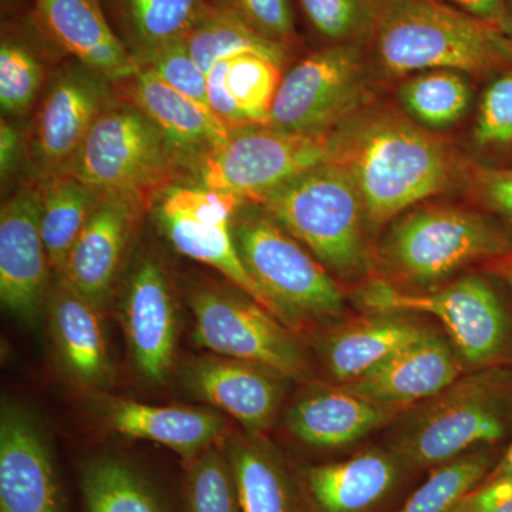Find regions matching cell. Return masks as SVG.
I'll list each match as a JSON object with an SVG mask.
<instances>
[{
    "label": "cell",
    "mask_w": 512,
    "mask_h": 512,
    "mask_svg": "<svg viewBox=\"0 0 512 512\" xmlns=\"http://www.w3.org/2000/svg\"><path fill=\"white\" fill-rule=\"evenodd\" d=\"M333 144V161L352 174L370 225L399 217L450 183L453 165L443 141L392 111L353 116L333 130Z\"/></svg>",
    "instance_id": "1"
},
{
    "label": "cell",
    "mask_w": 512,
    "mask_h": 512,
    "mask_svg": "<svg viewBox=\"0 0 512 512\" xmlns=\"http://www.w3.org/2000/svg\"><path fill=\"white\" fill-rule=\"evenodd\" d=\"M372 36L377 60L392 76L483 73L512 63V42L498 26L441 0H383Z\"/></svg>",
    "instance_id": "2"
},
{
    "label": "cell",
    "mask_w": 512,
    "mask_h": 512,
    "mask_svg": "<svg viewBox=\"0 0 512 512\" xmlns=\"http://www.w3.org/2000/svg\"><path fill=\"white\" fill-rule=\"evenodd\" d=\"M328 271L357 274L366 265L367 214L345 165L320 164L254 200Z\"/></svg>",
    "instance_id": "3"
},
{
    "label": "cell",
    "mask_w": 512,
    "mask_h": 512,
    "mask_svg": "<svg viewBox=\"0 0 512 512\" xmlns=\"http://www.w3.org/2000/svg\"><path fill=\"white\" fill-rule=\"evenodd\" d=\"M231 232L242 264L288 328L345 311L343 293L328 269L258 202L242 201Z\"/></svg>",
    "instance_id": "4"
},
{
    "label": "cell",
    "mask_w": 512,
    "mask_h": 512,
    "mask_svg": "<svg viewBox=\"0 0 512 512\" xmlns=\"http://www.w3.org/2000/svg\"><path fill=\"white\" fill-rule=\"evenodd\" d=\"M184 173L167 138L131 100L114 101L97 119L69 173L103 194L147 207Z\"/></svg>",
    "instance_id": "5"
},
{
    "label": "cell",
    "mask_w": 512,
    "mask_h": 512,
    "mask_svg": "<svg viewBox=\"0 0 512 512\" xmlns=\"http://www.w3.org/2000/svg\"><path fill=\"white\" fill-rule=\"evenodd\" d=\"M512 252L507 232L473 211L423 207L399 215L387 231L380 256L394 275L433 284L470 262Z\"/></svg>",
    "instance_id": "6"
},
{
    "label": "cell",
    "mask_w": 512,
    "mask_h": 512,
    "mask_svg": "<svg viewBox=\"0 0 512 512\" xmlns=\"http://www.w3.org/2000/svg\"><path fill=\"white\" fill-rule=\"evenodd\" d=\"M188 303L194 340L217 356L244 360L274 370L285 379L308 373L305 357L288 326L242 291L198 285Z\"/></svg>",
    "instance_id": "7"
},
{
    "label": "cell",
    "mask_w": 512,
    "mask_h": 512,
    "mask_svg": "<svg viewBox=\"0 0 512 512\" xmlns=\"http://www.w3.org/2000/svg\"><path fill=\"white\" fill-rule=\"evenodd\" d=\"M498 373L458 379L430 400L402 431L397 451L413 466H441L477 444L503 439Z\"/></svg>",
    "instance_id": "8"
},
{
    "label": "cell",
    "mask_w": 512,
    "mask_h": 512,
    "mask_svg": "<svg viewBox=\"0 0 512 512\" xmlns=\"http://www.w3.org/2000/svg\"><path fill=\"white\" fill-rule=\"evenodd\" d=\"M333 157V131L303 134L248 127L234 131L195 175L198 184L210 190L254 200Z\"/></svg>",
    "instance_id": "9"
},
{
    "label": "cell",
    "mask_w": 512,
    "mask_h": 512,
    "mask_svg": "<svg viewBox=\"0 0 512 512\" xmlns=\"http://www.w3.org/2000/svg\"><path fill=\"white\" fill-rule=\"evenodd\" d=\"M375 313H424L441 320L458 353L471 365H487L507 345V318L497 295L484 279L463 276L434 292L400 291L373 281L357 293Z\"/></svg>",
    "instance_id": "10"
},
{
    "label": "cell",
    "mask_w": 512,
    "mask_h": 512,
    "mask_svg": "<svg viewBox=\"0 0 512 512\" xmlns=\"http://www.w3.org/2000/svg\"><path fill=\"white\" fill-rule=\"evenodd\" d=\"M365 92L359 47H325L285 74L268 127L288 133H329L352 119Z\"/></svg>",
    "instance_id": "11"
},
{
    "label": "cell",
    "mask_w": 512,
    "mask_h": 512,
    "mask_svg": "<svg viewBox=\"0 0 512 512\" xmlns=\"http://www.w3.org/2000/svg\"><path fill=\"white\" fill-rule=\"evenodd\" d=\"M157 201L160 227L180 254L211 266L279 319L275 306L242 264L232 238V217L244 198L201 184H174Z\"/></svg>",
    "instance_id": "12"
},
{
    "label": "cell",
    "mask_w": 512,
    "mask_h": 512,
    "mask_svg": "<svg viewBox=\"0 0 512 512\" xmlns=\"http://www.w3.org/2000/svg\"><path fill=\"white\" fill-rule=\"evenodd\" d=\"M111 87L76 60L52 74L26 136L37 181L69 173L94 123L117 100Z\"/></svg>",
    "instance_id": "13"
},
{
    "label": "cell",
    "mask_w": 512,
    "mask_h": 512,
    "mask_svg": "<svg viewBox=\"0 0 512 512\" xmlns=\"http://www.w3.org/2000/svg\"><path fill=\"white\" fill-rule=\"evenodd\" d=\"M121 323L134 366L151 383L170 375L177 348L178 320L167 271L158 259H137L124 284Z\"/></svg>",
    "instance_id": "14"
},
{
    "label": "cell",
    "mask_w": 512,
    "mask_h": 512,
    "mask_svg": "<svg viewBox=\"0 0 512 512\" xmlns=\"http://www.w3.org/2000/svg\"><path fill=\"white\" fill-rule=\"evenodd\" d=\"M52 266L40 229L36 187L13 194L0 211V299L3 308L33 323L49 299Z\"/></svg>",
    "instance_id": "15"
},
{
    "label": "cell",
    "mask_w": 512,
    "mask_h": 512,
    "mask_svg": "<svg viewBox=\"0 0 512 512\" xmlns=\"http://www.w3.org/2000/svg\"><path fill=\"white\" fill-rule=\"evenodd\" d=\"M147 205L123 194H104L67 256L59 282L94 306L107 305L128 247Z\"/></svg>",
    "instance_id": "16"
},
{
    "label": "cell",
    "mask_w": 512,
    "mask_h": 512,
    "mask_svg": "<svg viewBox=\"0 0 512 512\" xmlns=\"http://www.w3.org/2000/svg\"><path fill=\"white\" fill-rule=\"evenodd\" d=\"M0 512H64L45 431L28 410L10 402L0 414Z\"/></svg>",
    "instance_id": "17"
},
{
    "label": "cell",
    "mask_w": 512,
    "mask_h": 512,
    "mask_svg": "<svg viewBox=\"0 0 512 512\" xmlns=\"http://www.w3.org/2000/svg\"><path fill=\"white\" fill-rule=\"evenodd\" d=\"M183 379L195 396L234 417L252 436L271 427L284 394L285 377L274 370L217 355L187 363Z\"/></svg>",
    "instance_id": "18"
},
{
    "label": "cell",
    "mask_w": 512,
    "mask_h": 512,
    "mask_svg": "<svg viewBox=\"0 0 512 512\" xmlns=\"http://www.w3.org/2000/svg\"><path fill=\"white\" fill-rule=\"evenodd\" d=\"M35 5L43 30L73 60L113 86L133 79L140 64L110 28L100 0H35Z\"/></svg>",
    "instance_id": "19"
},
{
    "label": "cell",
    "mask_w": 512,
    "mask_h": 512,
    "mask_svg": "<svg viewBox=\"0 0 512 512\" xmlns=\"http://www.w3.org/2000/svg\"><path fill=\"white\" fill-rule=\"evenodd\" d=\"M127 87L128 100L157 124L184 171L197 173L234 133L212 111L178 93L146 67H138Z\"/></svg>",
    "instance_id": "20"
},
{
    "label": "cell",
    "mask_w": 512,
    "mask_h": 512,
    "mask_svg": "<svg viewBox=\"0 0 512 512\" xmlns=\"http://www.w3.org/2000/svg\"><path fill=\"white\" fill-rule=\"evenodd\" d=\"M460 377V363L447 342L434 333L407 346L382 366L340 386L375 402L403 407L433 399Z\"/></svg>",
    "instance_id": "21"
},
{
    "label": "cell",
    "mask_w": 512,
    "mask_h": 512,
    "mask_svg": "<svg viewBox=\"0 0 512 512\" xmlns=\"http://www.w3.org/2000/svg\"><path fill=\"white\" fill-rule=\"evenodd\" d=\"M402 410L339 386L315 390L296 400L286 413V427L308 446L339 448L363 439Z\"/></svg>",
    "instance_id": "22"
},
{
    "label": "cell",
    "mask_w": 512,
    "mask_h": 512,
    "mask_svg": "<svg viewBox=\"0 0 512 512\" xmlns=\"http://www.w3.org/2000/svg\"><path fill=\"white\" fill-rule=\"evenodd\" d=\"M103 410L107 424L120 436L153 441L187 460L214 447L225 433V421L220 414L195 407L111 399Z\"/></svg>",
    "instance_id": "23"
},
{
    "label": "cell",
    "mask_w": 512,
    "mask_h": 512,
    "mask_svg": "<svg viewBox=\"0 0 512 512\" xmlns=\"http://www.w3.org/2000/svg\"><path fill=\"white\" fill-rule=\"evenodd\" d=\"M50 332L60 362L74 382L86 387H104L111 380V363L101 309L57 284L47 299Z\"/></svg>",
    "instance_id": "24"
},
{
    "label": "cell",
    "mask_w": 512,
    "mask_h": 512,
    "mask_svg": "<svg viewBox=\"0 0 512 512\" xmlns=\"http://www.w3.org/2000/svg\"><path fill=\"white\" fill-rule=\"evenodd\" d=\"M427 333L403 313H376L333 333L326 340L323 355L338 382H355Z\"/></svg>",
    "instance_id": "25"
},
{
    "label": "cell",
    "mask_w": 512,
    "mask_h": 512,
    "mask_svg": "<svg viewBox=\"0 0 512 512\" xmlns=\"http://www.w3.org/2000/svg\"><path fill=\"white\" fill-rule=\"evenodd\" d=\"M397 477L399 466L392 456L367 451L309 468L306 484L320 512H366L386 497Z\"/></svg>",
    "instance_id": "26"
},
{
    "label": "cell",
    "mask_w": 512,
    "mask_h": 512,
    "mask_svg": "<svg viewBox=\"0 0 512 512\" xmlns=\"http://www.w3.org/2000/svg\"><path fill=\"white\" fill-rule=\"evenodd\" d=\"M40 229L52 271L62 274L74 242L103 198V192L73 174L37 181Z\"/></svg>",
    "instance_id": "27"
},
{
    "label": "cell",
    "mask_w": 512,
    "mask_h": 512,
    "mask_svg": "<svg viewBox=\"0 0 512 512\" xmlns=\"http://www.w3.org/2000/svg\"><path fill=\"white\" fill-rule=\"evenodd\" d=\"M227 457L241 512H301L291 478L268 448L256 441L232 440Z\"/></svg>",
    "instance_id": "28"
},
{
    "label": "cell",
    "mask_w": 512,
    "mask_h": 512,
    "mask_svg": "<svg viewBox=\"0 0 512 512\" xmlns=\"http://www.w3.org/2000/svg\"><path fill=\"white\" fill-rule=\"evenodd\" d=\"M192 59L207 74L215 63L242 55H258L284 67L288 47L276 45L249 28L231 13L207 2L204 10L185 33Z\"/></svg>",
    "instance_id": "29"
},
{
    "label": "cell",
    "mask_w": 512,
    "mask_h": 512,
    "mask_svg": "<svg viewBox=\"0 0 512 512\" xmlns=\"http://www.w3.org/2000/svg\"><path fill=\"white\" fill-rule=\"evenodd\" d=\"M126 45L137 62L184 37L207 0H113Z\"/></svg>",
    "instance_id": "30"
},
{
    "label": "cell",
    "mask_w": 512,
    "mask_h": 512,
    "mask_svg": "<svg viewBox=\"0 0 512 512\" xmlns=\"http://www.w3.org/2000/svg\"><path fill=\"white\" fill-rule=\"evenodd\" d=\"M404 111L423 128L441 130L466 116L471 104L470 84L456 70H429L404 82L399 89Z\"/></svg>",
    "instance_id": "31"
},
{
    "label": "cell",
    "mask_w": 512,
    "mask_h": 512,
    "mask_svg": "<svg viewBox=\"0 0 512 512\" xmlns=\"http://www.w3.org/2000/svg\"><path fill=\"white\" fill-rule=\"evenodd\" d=\"M87 512H163L143 476L120 458L99 457L82 473Z\"/></svg>",
    "instance_id": "32"
},
{
    "label": "cell",
    "mask_w": 512,
    "mask_h": 512,
    "mask_svg": "<svg viewBox=\"0 0 512 512\" xmlns=\"http://www.w3.org/2000/svg\"><path fill=\"white\" fill-rule=\"evenodd\" d=\"M46 69L35 45L18 32L3 33L0 45V107L3 116L20 117L35 104Z\"/></svg>",
    "instance_id": "33"
},
{
    "label": "cell",
    "mask_w": 512,
    "mask_h": 512,
    "mask_svg": "<svg viewBox=\"0 0 512 512\" xmlns=\"http://www.w3.org/2000/svg\"><path fill=\"white\" fill-rule=\"evenodd\" d=\"M282 67L266 57L242 55L229 59L227 89L248 127H268Z\"/></svg>",
    "instance_id": "34"
},
{
    "label": "cell",
    "mask_w": 512,
    "mask_h": 512,
    "mask_svg": "<svg viewBox=\"0 0 512 512\" xmlns=\"http://www.w3.org/2000/svg\"><path fill=\"white\" fill-rule=\"evenodd\" d=\"M483 453L468 454L441 464L397 512H453L490 471Z\"/></svg>",
    "instance_id": "35"
},
{
    "label": "cell",
    "mask_w": 512,
    "mask_h": 512,
    "mask_svg": "<svg viewBox=\"0 0 512 512\" xmlns=\"http://www.w3.org/2000/svg\"><path fill=\"white\" fill-rule=\"evenodd\" d=\"M313 29L333 45L373 35L383 0H299Z\"/></svg>",
    "instance_id": "36"
},
{
    "label": "cell",
    "mask_w": 512,
    "mask_h": 512,
    "mask_svg": "<svg viewBox=\"0 0 512 512\" xmlns=\"http://www.w3.org/2000/svg\"><path fill=\"white\" fill-rule=\"evenodd\" d=\"M187 500L188 512H241L231 464L218 448L190 460Z\"/></svg>",
    "instance_id": "37"
},
{
    "label": "cell",
    "mask_w": 512,
    "mask_h": 512,
    "mask_svg": "<svg viewBox=\"0 0 512 512\" xmlns=\"http://www.w3.org/2000/svg\"><path fill=\"white\" fill-rule=\"evenodd\" d=\"M140 66L156 73L164 83L178 93L210 111L207 94V74L192 59L184 37L175 39L140 60Z\"/></svg>",
    "instance_id": "38"
},
{
    "label": "cell",
    "mask_w": 512,
    "mask_h": 512,
    "mask_svg": "<svg viewBox=\"0 0 512 512\" xmlns=\"http://www.w3.org/2000/svg\"><path fill=\"white\" fill-rule=\"evenodd\" d=\"M215 8L247 23L258 35L288 47L296 36L295 15L289 0H207Z\"/></svg>",
    "instance_id": "39"
},
{
    "label": "cell",
    "mask_w": 512,
    "mask_h": 512,
    "mask_svg": "<svg viewBox=\"0 0 512 512\" xmlns=\"http://www.w3.org/2000/svg\"><path fill=\"white\" fill-rule=\"evenodd\" d=\"M474 136L481 146L512 141V70L485 90Z\"/></svg>",
    "instance_id": "40"
},
{
    "label": "cell",
    "mask_w": 512,
    "mask_h": 512,
    "mask_svg": "<svg viewBox=\"0 0 512 512\" xmlns=\"http://www.w3.org/2000/svg\"><path fill=\"white\" fill-rule=\"evenodd\" d=\"M453 512H512V480L478 485Z\"/></svg>",
    "instance_id": "41"
},
{
    "label": "cell",
    "mask_w": 512,
    "mask_h": 512,
    "mask_svg": "<svg viewBox=\"0 0 512 512\" xmlns=\"http://www.w3.org/2000/svg\"><path fill=\"white\" fill-rule=\"evenodd\" d=\"M478 190L495 210L512 218V168H481L477 174Z\"/></svg>",
    "instance_id": "42"
},
{
    "label": "cell",
    "mask_w": 512,
    "mask_h": 512,
    "mask_svg": "<svg viewBox=\"0 0 512 512\" xmlns=\"http://www.w3.org/2000/svg\"><path fill=\"white\" fill-rule=\"evenodd\" d=\"M22 140H20L18 128L2 119L0 123V175L5 183L13 173L16 161H18Z\"/></svg>",
    "instance_id": "43"
},
{
    "label": "cell",
    "mask_w": 512,
    "mask_h": 512,
    "mask_svg": "<svg viewBox=\"0 0 512 512\" xmlns=\"http://www.w3.org/2000/svg\"><path fill=\"white\" fill-rule=\"evenodd\" d=\"M441 2L450 3L461 12L484 22L493 23L495 26L500 25L505 9V0H441Z\"/></svg>",
    "instance_id": "44"
},
{
    "label": "cell",
    "mask_w": 512,
    "mask_h": 512,
    "mask_svg": "<svg viewBox=\"0 0 512 512\" xmlns=\"http://www.w3.org/2000/svg\"><path fill=\"white\" fill-rule=\"evenodd\" d=\"M512 480V443L505 451L504 457L498 461L497 466L488 471L481 484L495 483V481Z\"/></svg>",
    "instance_id": "45"
},
{
    "label": "cell",
    "mask_w": 512,
    "mask_h": 512,
    "mask_svg": "<svg viewBox=\"0 0 512 512\" xmlns=\"http://www.w3.org/2000/svg\"><path fill=\"white\" fill-rule=\"evenodd\" d=\"M498 28L512 42V0H505L504 15Z\"/></svg>",
    "instance_id": "46"
},
{
    "label": "cell",
    "mask_w": 512,
    "mask_h": 512,
    "mask_svg": "<svg viewBox=\"0 0 512 512\" xmlns=\"http://www.w3.org/2000/svg\"><path fill=\"white\" fill-rule=\"evenodd\" d=\"M500 272L512 289V252L511 254L504 255L503 262L500 264Z\"/></svg>",
    "instance_id": "47"
}]
</instances>
